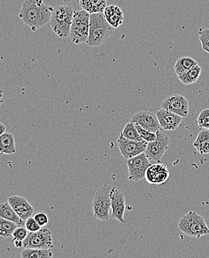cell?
<instances>
[{"instance_id":"obj_26","label":"cell","mask_w":209,"mask_h":258,"mask_svg":"<svg viewBox=\"0 0 209 258\" xmlns=\"http://www.w3.org/2000/svg\"><path fill=\"white\" fill-rule=\"evenodd\" d=\"M121 136L129 140L136 141V142L144 141L138 134L135 123L131 121L126 123L122 132H121Z\"/></svg>"},{"instance_id":"obj_14","label":"cell","mask_w":209,"mask_h":258,"mask_svg":"<svg viewBox=\"0 0 209 258\" xmlns=\"http://www.w3.org/2000/svg\"><path fill=\"white\" fill-rule=\"evenodd\" d=\"M126 211L125 196L121 190L114 187L111 194V216L120 223H125L124 213Z\"/></svg>"},{"instance_id":"obj_24","label":"cell","mask_w":209,"mask_h":258,"mask_svg":"<svg viewBox=\"0 0 209 258\" xmlns=\"http://www.w3.org/2000/svg\"><path fill=\"white\" fill-rule=\"evenodd\" d=\"M53 256L51 249L43 248H25L20 254L22 258H44Z\"/></svg>"},{"instance_id":"obj_17","label":"cell","mask_w":209,"mask_h":258,"mask_svg":"<svg viewBox=\"0 0 209 258\" xmlns=\"http://www.w3.org/2000/svg\"><path fill=\"white\" fill-rule=\"evenodd\" d=\"M104 15L109 24L111 25L114 29H117L124 23V13L118 6L115 5L107 6L104 9Z\"/></svg>"},{"instance_id":"obj_21","label":"cell","mask_w":209,"mask_h":258,"mask_svg":"<svg viewBox=\"0 0 209 258\" xmlns=\"http://www.w3.org/2000/svg\"><path fill=\"white\" fill-rule=\"evenodd\" d=\"M193 147L196 148L198 153L200 154H208L209 153V130H202L193 142Z\"/></svg>"},{"instance_id":"obj_4","label":"cell","mask_w":209,"mask_h":258,"mask_svg":"<svg viewBox=\"0 0 209 258\" xmlns=\"http://www.w3.org/2000/svg\"><path fill=\"white\" fill-rule=\"evenodd\" d=\"M114 186L104 184L97 190L92 203L93 216L97 220L107 222L111 211V194Z\"/></svg>"},{"instance_id":"obj_9","label":"cell","mask_w":209,"mask_h":258,"mask_svg":"<svg viewBox=\"0 0 209 258\" xmlns=\"http://www.w3.org/2000/svg\"><path fill=\"white\" fill-rule=\"evenodd\" d=\"M151 165L150 159L145 153L127 159V165L128 167L129 180L138 182L145 179L147 170Z\"/></svg>"},{"instance_id":"obj_6","label":"cell","mask_w":209,"mask_h":258,"mask_svg":"<svg viewBox=\"0 0 209 258\" xmlns=\"http://www.w3.org/2000/svg\"><path fill=\"white\" fill-rule=\"evenodd\" d=\"M90 14L84 10L75 11L69 38L76 45L87 43L90 31Z\"/></svg>"},{"instance_id":"obj_12","label":"cell","mask_w":209,"mask_h":258,"mask_svg":"<svg viewBox=\"0 0 209 258\" xmlns=\"http://www.w3.org/2000/svg\"><path fill=\"white\" fill-rule=\"evenodd\" d=\"M140 125L145 130L157 133L162 129L157 115L149 111H140L131 116L130 121Z\"/></svg>"},{"instance_id":"obj_23","label":"cell","mask_w":209,"mask_h":258,"mask_svg":"<svg viewBox=\"0 0 209 258\" xmlns=\"http://www.w3.org/2000/svg\"><path fill=\"white\" fill-rule=\"evenodd\" d=\"M196 65H198V63L194 59L190 57H181L176 62L175 65H174V70H175L176 74L179 76Z\"/></svg>"},{"instance_id":"obj_18","label":"cell","mask_w":209,"mask_h":258,"mask_svg":"<svg viewBox=\"0 0 209 258\" xmlns=\"http://www.w3.org/2000/svg\"><path fill=\"white\" fill-rule=\"evenodd\" d=\"M79 6L89 14L104 13L107 6V0H79Z\"/></svg>"},{"instance_id":"obj_15","label":"cell","mask_w":209,"mask_h":258,"mask_svg":"<svg viewBox=\"0 0 209 258\" xmlns=\"http://www.w3.org/2000/svg\"><path fill=\"white\" fill-rule=\"evenodd\" d=\"M156 115L160 122V126L164 131H176L182 123V117L162 108L157 111Z\"/></svg>"},{"instance_id":"obj_28","label":"cell","mask_w":209,"mask_h":258,"mask_svg":"<svg viewBox=\"0 0 209 258\" xmlns=\"http://www.w3.org/2000/svg\"><path fill=\"white\" fill-rule=\"evenodd\" d=\"M135 126H136L137 131H138V134L143 140L146 142H154L156 139H157V133L151 132V131L145 130L144 128L142 127L138 124L135 123Z\"/></svg>"},{"instance_id":"obj_13","label":"cell","mask_w":209,"mask_h":258,"mask_svg":"<svg viewBox=\"0 0 209 258\" xmlns=\"http://www.w3.org/2000/svg\"><path fill=\"white\" fill-rule=\"evenodd\" d=\"M170 177L168 167L160 162L151 165L145 174L147 182L152 184H162L167 182Z\"/></svg>"},{"instance_id":"obj_10","label":"cell","mask_w":209,"mask_h":258,"mask_svg":"<svg viewBox=\"0 0 209 258\" xmlns=\"http://www.w3.org/2000/svg\"><path fill=\"white\" fill-rule=\"evenodd\" d=\"M162 109L171 111L182 118H186L189 113V103L186 98L179 94L166 97L161 104Z\"/></svg>"},{"instance_id":"obj_2","label":"cell","mask_w":209,"mask_h":258,"mask_svg":"<svg viewBox=\"0 0 209 258\" xmlns=\"http://www.w3.org/2000/svg\"><path fill=\"white\" fill-rule=\"evenodd\" d=\"M113 30L114 28L109 24L104 13L91 14L87 44L90 47L101 46L110 38Z\"/></svg>"},{"instance_id":"obj_25","label":"cell","mask_w":209,"mask_h":258,"mask_svg":"<svg viewBox=\"0 0 209 258\" xmlns=\"http://www.w3.org/2000/svg\"><path fill=\"white\" fill-rule=\"evenodd\" d=\"M18 226L11 220L0 217V238H7L13 234Z\"/></svg>"},{"instance_id":"obj_20","label":"cell","mask_w":209,"mask_h":258,"mask_svg":"<svg viewBox=\"0 0 209 258\" xmlns=\"http://www.w3.org/2000/svg\"><path fill=\"white\" fill-rule=\"evenodd\" d=\"M0 217L11 220L16 223L18 226H25L24 220H22L13 208L12 207L9 202L8 203H0Z\"/></svg>"},{"instance_id":"obj_1","label":"cell","mask_w":209,"mask_h":258,"mask_svg":"<svg viewBox=\"0 0 209 258\" xmlns=\"http://www.w3.org/2000/svg\"><path fill=\"white\" fill-rule=\"evenodd\" d=\"M53 10L54 8L46 6L43 0H25L19 17L32 31H36L49 23Z\"/></svg>"},{"instance_id":"obj_16","label":"cell","mask_w":209,"mask_h":258,"mask_svg":"<svg viewBox=\"0 0 209 258\" xmlns=\"http://www.w3.org/2000/svg\"><path fill=\"white\" fill-rule=\"evenodd\" d=\"M9 203L13 208L17 215L26 221L28 218L32 217L34 212V207L31 203L23 197L12 196L9 198Z\"/></svg>"},{"instance_id":"obj_32","label":"cell","mask_w":209,"mask_h":258,"mask_svg":"<svg viewBox=\"0 0 209 258\" xmlns=\"http://www.w3.org/2000/svg\"><path fill=\"white\" fill-rule=\"evenodd\" d=\"M34 217V219H35L36 221L40 224V226H41V227L46 226V225L48 224V222H49V219H48L47 214H45V213L43 212L38 213V214H36Z\"/></svg>"},{"instance_id":"obj_19","label":"cell","mask_w":209,"mask_h":258,"mask_svg":"<svg viewBox=\"0 0 209 258\" xmlns=\"http://www.w3.org/2000/svg\"><path fill=\"white\" fill-rule=\"evenodd\" d=\"M15 138L11 133H4L0 136V154L12 155L16 153Z\"/></svg>"},{"instance_id":"obj_31","label":"cell","mask_w":209,"mask_h":258,"mask_svg":"<svg viewBox=\"0 0 209 258\" xmlns=\"http://www.w3.org/2000/svg\"><path fill=\"white\" fill-rule=\"evenodd\" d=\"M29 231H28L27 228L26 227H23V226H18L14 231L13 234H12V237H13V240H24L27 237L28 234H29Z\"/></svg>"},{"instance_id":"obj_30","label":"cell","mask_w":209,"mask_h":258,"mask_svg":"<svg viewBox=\"0 0 209 258\" xmlns=\"http://www.w3.org/2000/svg\"><path fill=\"white\" fill-rule=\"evenodd\" d=\"M25 227L27 228L29 232H35L42 228L40 224L36 221L34 217H29L25 221Z\"/></svg>"},{"instance_id":"obj_29","label":"cell","mask_w":209,"mask_h":258,"mask_svg":"<svg viewBox=\"0 0 209 258\" xmlns=\"http://www.w3.org/2000/svg\"><path fill=\"white\" fill-rule=\"evenodd\" d=\"M199 40L202 45V49L209 54V29L199 30Z\"/></svg>"},{"instance_id":"obj_34","label":"cell","mask_w":209,"mask_h":258,"mask_svg":"<svg viewBox=\"0 0 209 258\" xmlns=\"http://www.w3.org/2000/svg\"><path fill=\"white\" fill-rule=\"evenodd\" d=\"M6 126L3 123H0V136L6 133Z\"/></svg>"},{"instance_id":"obj_3","label":"cell","mask_w":209,"mask_h":258,"mask_svg":"<svg viewBox=\"0 0 209 258\" xmlns=\"http://www.w3.org/2000/svg\"><path fill=\"white\" fill-rule=\"evenodd\" d=\"M74 12V9L67 5L54 7L49 23L52 31L60 38H69Z\"/></svg>"},{"instance_id":"obj_33","label":"cell","mask_w":209,"mask_h":258,"mask_svg":"<svg viewBox=\"0 0 209 258\" xmlns=\"http://www.w3.org/2000/svg\"><path fill=\"white\" fill-rule=\"evenodd\" d=\"M14 243H15V246L17 248H22V247H23V240L17 239V240H14Z\"/></svg>"},{"instance_id":"obj_5","label":"cell","mask_w":209,"mask_h":258,"mask_svg":"<svg viewBox=\"0 0 209 258\" xmlns=\"http://www.w3.org/2000/svg\"><path fill=\"white\" fill-rule=\"evenodd\" d=\"M178 226L185 235L193 238H199L209 234V228L203 217L192 211L181 217Z\"/></svg>"},{"instance_id":"obj_35","label":"cell","mask_w":209,"mask_h":258,"mask_svg":"<svg viewBox=\"0 0 209 258\" xmlns=\"http://www.w3.org/2000/svg\"><path fill=\"white\" fill-rule=\"evenodd\" d=\"M3 95H4V91L0 89V106L3 104L4 101V98H3Z\"/></svg>"},{"instance_id":"obj_27","label":"cell","mask_w":209,"mask_h":258,"mask_svg":"<svg viewBox=\"0 0 209 258\" xmlns=\"http://www.w3.org/2000/svg\"><path fill=\"white\" fill-rule=\"evenodd\" d=\"M198 126L202 130H209V108L202 109L196 120Z\"/></svg>"},{"instance_id":"obj_22","label":"cell","mask_w":209,"mask_h":258,"mask_svg":"<svg viewBox=\"0 0 209 258\" xmlns=\"http://www.w3.org/2000/svg\"><path fill=\"white\" fill-rule=\"evenodd\" d=\"M202 70L199 65L195 66L193 68L190 69L188 71L182 74L179 75L178 78L179 81L185 84V85H191V84H194L195 82L198 81L199 77H200Z\"/></svg>"},{"instance_id":"obj_11","label":"cell","mask_w":209,"mask_h":258,"mask_svg":"<svg viewBox=\"0 0 209 258\" xmlns=\"http://www.w3.org/2000/svg\"><path fill=\"white\" fill-rule=\"evenodd\" d=\"M117 143H118L120 152L123 157L127 160L145 153L148 145V142L145 141L136 142V141L129 140L121 135L118 137Z\"/></svg>"},{"instance_id":"obj_8","label":"cell","mask_w":209,"mask_h":258,"mask_svg":"<svg viewBox=\"0 0 209 258\" xmlns=\"http://www.w3.org/2000/svg\"><path fill=\"white\" fill-rule=\"evenodd\" d=\"M157 135L154 142H148L145 153L150 161L161 162L162 157L169 148L170 139L161 130L157 131Z\"/></svg>"},{"instance_id":"obj_7","label":"cell","mask_w":209,"mask_h":258,"mask_svg":"<svg viewBox=\"0 0 209 258\" xmlns=\"http://www.w3.org/2000/svg\"><path fill=\"white\" fill-rule=\"evenodd\" d=\"M53 245L52 233L47 228H41L35 232H29L23 240L24 248H43L51 249Z\"/></svg>"}]
</instances>
